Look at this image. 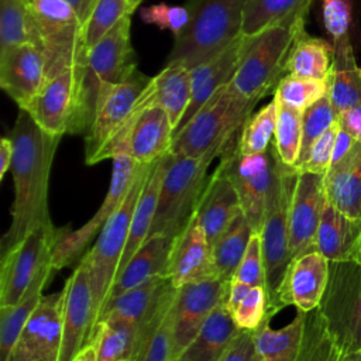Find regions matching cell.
I'll return each mask as SVG.
<instances>
[{
  "mask_svg": "<svg viewBox=\"0 0 361 361\" xmlns=\"http://www.w3.org/2000/svg\"><path fill=\"white\" fill-rule=\"evenodd\" d=\"M111 159L113 169L109 189L97 212L78 230H72L71 227L59 228L52 251V265L55 271L69 267L72 262H79L86 252L89 243L102 231L106 221L121 206L142 168V164H138L128 154H118Z\"/></svg>",
  "mask_w": 361,
  "mask_h": 361,
  "instance_id": "13",
  "label": "cell"
},
{
  "mask_svg": "<svg viewBox=\"0 0 361 361\" xmlns=\"http://www.w3.org/2000/svg\"><path fill=\"white\" fill-rule=\"evenodd\" d=\"M345 353L327 329L317 309L306 313L302 345L296 361H343Z\"/></svg>",
  "mask_w": 361,
  "mask_h": 361,
  "instance_id": "41",
  "label": "cell"
},
{
  "mask_svg": "<svg viewBox=\"0 0 361 361\" xmlns=\"http://www.w3.org/2000/svg\"><path fill=\"white\" fill-rule=\"evenodd\" d=\"M172 288L138 326L131 361H173V299Z\"/></svg>",
  "mask_w": 361,
  "mask_h": 361,
  "instance_id": "28",
  "label": "cell"
},
{
  "mask_svg": "<svg viewBox=\"0 0 361 361\" xmlns=\"http://www.w3.org/2000/svg\"><path fill=\"white\" fill-rule=\"evenodd\" d=\"M35 44L38 34L28 0H0V48Z\"/></svg>",
  "mask_w": 361,
  "mask_h": 361,
  "instance_id": "40",
  "label": "cell"
},
{
  "mask_svg": "<svg viewBox=\"0 0 361 361\" xmlns=\"http://www.w3.org/2000/svg\"><path fill=\"white\" fill-rule=\"evenodd\" d=\"M47 82V62L39 47L27 42L0 48V86L18 109H28Z\"/></svg>",
  "mask_w": 361,
  "mask_h": 361,
  "instance_id": "23",
  "label": "cell"
},
{
  "mask_svg": "<svg viewBox=\"0 0 361 361\" xmlns=\"http://www.w3.org/2000/svg\"><path fill=\"white\" fill-rule=\"evenodd\" d=\"M231 279L248 283L251 286H265L267 288L265 265H264L259 233H252L248 247L245 250V254Z\"/></svg>",
  "mask_w": 361,
  "mask_h": 361,
  "instance_id": "50",
  "label": "cell"
},
{
  "mask_svg": "<svg viewBox=\"0 0 361 361\" xmlns=\"http://www.w3.org/2000/svg\"><path fill=\"white\" fill-rule=\"evenodd\" d=\"M151 166L152 164L142 165L121 206L106 221L93 245L80 258L86 264L87 276L93 292L96 323L104 305L107 303L110 289L116 281L130 234L133 212Z\"/></svg>",
  "mask_w": 361,
  "mask_h": 361,
  "instance_id": "7",
  "label": "cell"
},
{
  "mask_svg": "<svg viewBox=\"0 0 361 361\" xmlns=\"http://www.w3.org/2000/svg\"><path fill=\"white\" fill-rule=\"evenodd\" d=\"M337 121L343 130L361 144V104L341 113L337 117Z\"/></svg>",
  "mask_w": 361,
  "mask_h": 361,
  "instance_id": "54",
  "label": "cell"
},
{
  "mask_svg": "<svg viewBox=\"0 0 361 361\" xmlns=\"http://www.w3.org/2000/svg\"><path fill=\"white\" fill-rule=\"evenodd\" d=\"M65 1H68L72 6V8L78 14L79 20L85 25L97 0H65Z\"/></svg>",
  "mask_w": 361,
  "mask_h": 361,
  "instance_id": "57",
  "label": "cell"
},
{
  "mask_svg": "<svg viewBox=\"0 0 361 361\" xmlns=\"http://www.w3.org/2000/svg\"><path fill=\"white\" fill-rule=\"evenodd\" d=\"M252 233L254 231L244 213L240 212L227 230L213 244V261L217 275L221 279L230 281L233 278L245 254Z\"/></svg>",
  "mask_w": 361,
  "mask_h": 361,
  "instance_id": "38",
  "label": "cell"
},
{
  "mask_svg": "<svg viewBox=\"0 0 361 361\" xmlns=\"http://www.w3.org/2000/svg\"><path fill=\"white\" fill-rule=\"evenodd\" d=\"M173 126L161 106H152L151 78L142 90L135 111L126 127L100 155V161L118 154L131 155L138 164L149 165L171 152Z\"/></svg>",
  "mask_w": 361,
  "mask_h": 361,
  "instance_id": "10",
  "label": "cell"
},
{
  "mask_svg": "<svg viewBox=\"0 0 361 361\" xmlns=\"http://www.w3.org/2000/svg\"><path fill=\"white\" fill-rule=\"evenodd\" d=\"M137 334L138 326L110 320L99 322L90 340L94 345L97 361H131Z\"/></svg>",
  "mask_w": 361,
  "mask_h": 361,
  "instance_id": "39",
  "label": "cell"
},
{
  "mask_svg": "<svg viewBox=\"0 0 361 361\" xmlns=\"http://www.w3.org/2000/svg\"><path fill=\"white\" fill-rule=\"evenodd\" d=\"M54 271V267L48 265L34 279L20 302L16 305L0 306V361H10L16 341L27 320L39 303L42 289L48 283Z\"/></svg>",
  "mask_w": 361,
  "mask_h": 361,
  "instance_id": "36",
  "label": "cell"
},
{
  "mask_svg": "<svg viewBox=\"0 0 361 361\" xmlns=\"http://www.w3.org/2000/svg\"><path fill=\"white\" fill-rule=\"evenodd\" d=\"M357 141L345 131L340 127L338 124V133H337V138H336V144H334V151H333V161L331 164L340 161L343 157H345L351 148L354 147Z\"/></svg>",
  "mask_w": 361,
  "mask_h": 361,
  "instance_id": "55",
  "label": "cell"
},
{
  "mask_svg": "<svg viewBox=\"0 0 361 361\" xmlns=\"http://www.w3.org/2000/svg\"><path fill=\"white\" fill-rule=\"evenodd\" d=\"M323 23L333 42L348 34L351 23V0H322Z\"/></svg>",
  "mask_w": 361,
  "mask_h": 361,
  "instance_id": "52",
  "label": "cell"
},
{
  "mask_svg": "<svg viewBox=\"0 0 361 361\" xmlns=\"http://www.w3.org/2000/svg\"><path fill=\"white\" fill-rule=\"evenodd\" d=\"M228 282L212 278L186 283L176 289L173 299V361L193 340L210 313L226 300Z\"/></svg>",
  "mask_w": 361,
  "mask_h": 361,
  "instance_id": "19",
  "label": "cell"
},
{
  "mask_svg": "<svg viewBox=\"0 0 361 361\" xmlns=\"http://www.w3.org/2000/svg\"><path fill=\"white\" fill-rule=\"evenodd\" d=\"M329 92V79H310L295 75H285L275 92L274 97L292 109L305 111Z\"/></svg>",
  "mask_w": 361,
  "mask_h": 361,
  "instance_id": "44",
  "label": "cell"
},
{
  "mask_svg": "<svg viewBox=\"0 0 361 361\" xmlns=\"http://www.w3.org/2000/svg\"><path fill=\"white\" fill-rule=\"evenodd\" d=\"M166 278L176 289L190 282L220 278L214 267L212 245L196 210L173 237Z\"/></svg>",
  "mask_w": 361,
  "mask_h": 361,
  "instance_id": "22",
  "label": "cell"
},
{
  "mask_svg": "<svg viewBox=\"0 0 361 361\" xmlns=\"http://www.w3.org/2000/svg\"><path fill=\"white\" fill-rule=\"evenodd\" d=\"M62 290L63 333L58 361H73L82 348L90 343L96 326L93 292L83 259H79Z\"/></svg>",
  "mask_w": 361,
  "mask_h": 361,
  "instance_id": "18",
  "label": "cell"
},
{
  "mask_svg": "<svg viewBox=\"0 0 361 361\" xmlns=\"http://www.w3.org/2000/svg\"><path fill=\"white\" fill-rule=\"evenodd\" d=\"M255 104L234 93L228 83L224 85L175 133L171 152L186 157H203L212 151L223 152L240 133Z\"/></svg>",
  "mask_w": 361,
  "mask_h": 361,
  "instance_id": "4",
  "label": "cell"
},
{
  "mask_svg": "<svg viewBox=\"0 0 361 361\" xmlns=\"http://www.w3.org/2000/svg\"><path fill=\"white\" fill-rule=\"evenodd\" d=\"M326 199L353 219H361V144L330 165L324 175Z\"/></svg>",
  "mask_w": 361,
  "mask_h": 361,
  "instance_id": "29",
  "label": "cell"
},
{
  "mask_svg": "<svg viewBox=\"0 0 361 361\" xmlns=\"http://www.w3.org/2000/svg\"><path fill=\"white\" fill-rule=\"evenodd\" d=\"M326 202L324 175L299 171L289 207V250L292 259L316 251V235Z\"/></svg>",
  "mask_w": 361,
  "mask_h": 361,
  "instance_id": "21",
  "label": "cell"
},
{
  "mask_svg": "<svg viewBox=\"0 0 361 361\" xmlns=\"http://www.w3.org/2000/svg\"><path fill=\"white\" fill-rule=\"evenodd\" d=\"M13 161V142L10 137L0 140V179L4 178L7 171L11 168Z\"/></svg>",
  "mask_w": 361,
  "mask_h": 361,
  "instance_id": "56",
  "label": "cell"
},
{
  "mask_svg": "<svg viewBox=\"0 0 361 361\" xmlns=\"http://www.w3.org/2000/svg\"><path fill=\"white\" fill-rule=\"evenodd\" d=\"M73 361H97L94 345L90 343L82 348V351L75 357Z\"/></svg>",
  "mask_w": 361,
  "mask_h": 361,
  "instance_id": "58",
  "label": "cell"
},
{
  "mask_svg": "<svg viewBox=\"0 0 361 361\" xmlns=\"http://www.w3.org/2000/svg\"><path fill=\"white\" fill-rule=\"evenodd\" d=\"M30 10L38 34V47L47 62L48 80L82 66L86 58L85 25L65 0H31Z\"/></svg>",
  "mask_w": 361,
  "mask_h": 361,
  "instance_id": "9",
  "label": "cell"
},
{
  "mask_svg": "<svg viewBox=\"0 0 361 361\" xmlns=\"http://www.w3.org/2000/svg\"><path fill=\"white\" fill-rule=\"evenodd\" d=\"M240 212L241 204L233 183L216 168L209 176L204 192L196 207L199 221L212 247Z\"/></svg>",
  "mask_w": 361,
  "mask_h": 361,
  "instance_id": "27",
  "label": "cell"
},
{
  "mask_svg": "<svg viewBox=\"0 0 361 361\" xmlns=\"http://www.w3.org/2000/svg\"><path fill=\"white\" fill-rule=\"evenodd\" d=\"M330 275V261L317 250L293 258L276 290L271 313L286 306L309 313L319 307Z\"/></svg>",
  "mask_w": 361,
  "mask_h": 361,
  "instance_id": "20",
  "label": "cell"
},
{
  "mask_svg": "<svg viewBox=\"0 0 361 361\" xmlns=\"http://www.w3.org/2000/svg\"><path fill=\"white\" fill-rule=\"evenodd\" d=\"M131 14L123 17L94 47L87 49L79 93V133L86 134L103 83H118L134 78L135 52L131 45Z\"/></svg>",
  "mask_w": 361,
  "mask_h": 361,
  "instance_id": "6",
  "label": "cell"
},
{
  "mask_svg": "<svg viewBox=\"0 0 361 361\" xmlns=\"http://www.w3.org/2000/svg\"><path fill=\"white\" fill-rule=\"evenodd\" d=\"M173 237L175 235L165 233L151 234L116 276L107 302L111 298L128 289L137 288L138 285L145 283L154 278H166L168 259Z\"/></svg>",
  "mask_w": 361,
  "mask_h": 361,
  "instance_id": "26",
  "label": "cell"
},
{
  "mask_svg": "<svg viewBox=\"0 0 361 361\" xmlns=\"http://www.w3.org/2000/svg\"><path fill=\"white\" fill-rule=\"evenodd\" d=\"M275 99V97H274ZM276 100V99H275ZM278 117L274 135V149L278 158L288 166L295 168L302 147L303 111L292 109L276 100Z\"/></svg>",
  "mask_w": 361,
  "mask_h": 361,
  "instance_id": "43",
  "label": "cell"
},
{
  "mask_svg": "<svg viewBox=\"0 0 361 361\" xmlns=\"http://www.w3.org/2000/svg\"><path fill=\"white\" fill-rule=\"evenodd\" d=\"M58 231L54 223L37 227L1 255L0 306L20 302L41 271L52 265Z\"/></svg>",
  "mask_w": 361,
  "mask_h": 361,
  "instance_id": "15",
  "label": "cell"
},
{
  "mask_svg": "<svg viewBox=\"0 0 361 361\" xmlns=\"http://www.w3.org/2000/svg\"><path fill=\"white\" fill-rule=\"evenodd\" d=\"M149 78L137 73L118 83H103L99 89L93 118L85 134V162L94 165L113 138L131 120L138 99Z\"/></svg>",
  "mask_w": 361,
  "mask_h": 361,
  "instance_id": "14",
  "label": "cell"
},
{
  "mask_svg": "<svg viewBox=\"0 0 361 361\" xmlns=\"http://www.w3.org/2000/svg\"><path fill=\"white\" fill-rule=\"evenodd\" d=\"M238 134L226 145L217 168L233 183L252 231L259 233L276 169V152L272 145L267 152L244 155L238 151Z\"/></svg>",
  "mask_w": 361,
  "mask_h": 361,
  "instance_id": "12",
  "label": "cell"
},
{
  "mask_svg": "<svg viewBox=\"0 0 361 361\" xmlns=\"http://www.w3.org/2000/svg\"><path fill=\"white\" fill-rule=\"evenodd\" d=\"M128 14H133L128 0H97L85 24L86 49L94 47Z\"/></svg>",
  "mask_w": 361,
  "mask_h": 361,
  "instance_id": "46",
  "label": "cell"
},
{
  "mask_svg": "<svg viewBox=\"0 0 361 361\" xmlns=\"http://www.w3.org/2000/svg\"><path fill=\"white\" fill-rule=\"evenodd\" d=\"M240 330L223 300L175 361H220Z\"/></svg>",
  "mask_w": 361,
  "mask_h": 361,
  "instance_id": "30",
  "label": "cell"
},
{
  "mask_svg": "<svg viewBox=\"0 0 361 361\" xmlns=\"http://www.w3.org/2000/svg\"><path fill=\"white\" fill-rule=\"evenodd\" d=\"M317 310L345 354L361 350V262H330Z\"/></svg>",
  "mask_w": 361,
  "mask_h": 361,
  "instance_id": "11",
  "label": "cell"
},
{
  "mask_svg": "<svg viewBox=\"0 0 361 361\" xmlns=\"http://www.w3.org/2000/svg\"><path fill=\"white\" fill-rule=\"evenodd\" d=\"M220 155L219 151H212L203 157H186L173 152L165 155V171L151 234L175 235L185 226L204 192L209 180L207 169L213 159Z\"/></svg>",
  "mask_w": 361,
  "mask_h": 361,
  "instance_id": "5",
  "label": "cell"
},
{
  "mask_svg": "<svg viewBox=\"0 0 361 361\" xmlns=\"http://www.w3.org/2000/svg\"><path fill=\"white\" fill-rule=\"evenodd\" d=\"M128 1H130V8H131V11L134 13L135 8L140 6V3H141L142 0H128Z\"/></svg>",
  "mask_w": 361,
  "mask_h": 361,
  "instance_id": "60",
  "label": "cell"
},
{
  "mask_svg": "<svg viewBox=\"0 0 361 361\" xmlns=\"http://www.w3.org/2000/svg\"><path fill=\"white\" fill-rule=\"evenodd\" d=\"M278 104L272 99L268 104L251 114L243 124L238 134V151L244 155L262 154L269 149V142L275 135Z\"/></svg>",
  "mask_w": 361,
  "mask_h": 361,
  "instance_id": "42",
  "label": "cell"
},
{
  "mask_svg": "<svg viewBox=\"0 0 361 361\" xmlns=\"http://www.w3.org/2000/svg\"><path fill=\"white\" fill-rule=\"evenodd\" d=\"M250 42L251 37L241 34L224 49L190 69L192 99L176 131L180 130L220 87L230 83Z\"/></svg>",
  "mask_w": 361,
  "mask_h": 361,
  "instance_id": "24",
  "label": "cell"
},
{
  "mask_svg": "<svg viewBox=\"0 0 361 361\" xmlns=\"http://www.w3.org/2000/svg\"><path fill=\"white\" fill-rule=\"evenodd\" d=\"M140 17L145 24L171 31L173 38H178L189 24V11L186 6H173L168 3L144 7L140 11Z\"/></svg>",
  "mask_w": 361,
  "mask_h": 361,
  "instance_id": "49",
  "label": "cell"
},
{
  "mask_svg": "<svg viewBox=\"0 0 361 361\" xmlns=\"http://www.w3.org/2000/svg\"><path fill=\"white\" fill-rule=\"evenodd\" d=\"M305 0H247L241 32L247 37L257 35L269 24L286 16Z\"/></svg>",
  "mask_w": 361,
  "mask_h": 361,
  "instance_id": "47",
  "label": "cell"
},
{
  "mask_svg": "<svg viewBox=\"0 0 361 361\" xmlns=\"http://www.w3.org/2000/svg\"><path fill=\"white\" fill-rule=\"evenodd\" d=\"M83 65L66 69L51 78L28 109H25L47 133L59 137L80 134L79 93Z\"/></svg>",
  "mask_w": 361,
  "mask_h": 361,
  "instance_id": "16",
  "label": "cell"
},
{
  "mask_svg": "<svg viewBox=\"0 0 361 361\" xmlns=\"http://www.w3.org/2000/svg\"><path fill=\"white\" fill-rule=\"evenodd\" d=\"M63 290L42 295L21 330L10 361H58L63 333Z\"/></svg>",
  "mask_w": 361,
  "mask_h": 361,
  "instance_id": "17",
  "label": "cell"
},
{
  "mask_svg": "<svg viewBox=\"0 0 361 361\" xmlns=\"http://www.w3.org/2000/svg\"><path fill=\"white\" fill-rule=\"evenodd\" d=\"M8 137L13 142L10 169L14 183V200L10 227L0 241L1 255L31 230L52 224L48 207L49 175L62 138L47 133L23 109H20Z\"/></svg>",
  "mask_w": 361,
  "mask_h": 361,
  "instance_id": "1",
  "label": "cell"
},
{
  "mask_svg": "<svg viewBox=\"0 0 361 361\" xmlns=\"http://www.w3.org/2000/svg\"><path fill=\"white\" fill-rule=\"evenodd\" d=\"M334 56L329 78V96L336 116L361 104V73L348 34L333 42Z\"/></svg>",
  "mask_w": 361,
  "mask_h": 361,
  "instance_id": "33",
  "label": "cell"
},
{
  "mask_svg": "<svg viewBox=\"0 0 361 361\" xmlns=\"http://www.w3.org/2000/svg\"><path fill=\"white\" fill-rule=\"evenodd\" d=\"M233 320L243 330H254L259 323L271 314L268 312V292L265 286H250L243 298L227 307ZM274 316V314H272Z\"/></svg>",
  "mask_w": 361,
  "mask_h": 361,
  "instance_id": "48",
  "label": "cell"
},
{
  "mask_svg": "<svg viewBox=\"0 0 361 361\" xmlns=\"http://www.w3.org/2000/svg\"><path fill=\"white\" fill-rule=\"evenodd\" d=\"M343 361H361V350L345 354V355L343 357Z\"/></svg>",
  "mask_w": 361,
  "mask_h": 361,
  "instance_id": "59",
  "label": "cell"
},
{
  "mask_svg": "<svg viewBox=\"0 0 361 361\" xmlns=\"http://www.w3.org/2000/svg\"><path fill=\"white\" fill-rule=\"evenodd\" d=\"M337 121V116L334 113V109L331 106V100L329 96V92L317 100L314 104H312L309 109L303 111L302 118V147L299 159L296 162L295 169L298 171L303 162L306 161L309 151L314 141L327 131L334 123Z\"/></svg>",
  "mask_w": 361,
  "mask_h": 361,
  "instance_id": "45",
  "label": "cell"
},
{
  "mask_svg": "<svg viewBox=\"0 0 361 361\" xmlns=\"http://www.w3.org/2000/svg\"><path fill=\"white\" fill-rule=\"evenodd\" d=\"M360 73H361V68H360Z\"/></svg>",
  "mask_w": 361,
  "mask_h": 361,
  "instance_id": "61",
  "label": "cell"
},
{
  "mask_svg": "<svg viewBox=\"0 0 361 361\" xmlns=\"http://www.w3.org/2000/svg\"><path fill=\"white\" fill-rule=\"evenodd\" d=\"M337 133H338V121H336L327 131H324L314 141L306 161L298 171L326 175L333 161V151H334Z\"/></svg>",
  "mask_w": 361,
  "mask_h": 361,
  "instance_id": "51",
  "label": "cell"
},
{
  "mask_svg": "<svg viewBox=\"0 0 361 361\" xmlns=\"http://www.w3.org/2000/svg\"><path fill=\"white\" fill-rule=\"evenodd\" d=\"M316 250L330 262H361V219H353L326 202Z\"/></svg>",
  "mask_w": 361,
  "mask_h": 361,
  "instance_id": "25",
  "label": "cell"
},
{
  "mask_svg": "<svg viewBox=\"0 0 361 361\" xmlns=\"http://www.w3.org/2000/svg\"><path fill=\"white\" fill-rule=\"evenodd\" d=\"M334 45L303 31L293 44L286 62V75L310 79H329L333 65Z\"/></svg>",
  "mask_w": 361,
  "mask_h": 361,
  "instance_id": "37",
  "label": "cell"
},
{
  "mask_svg": "<svg viewBox=\"0 0 361 361\" xmlns=\"http://www.w3.org/2000/svg\"><path fill=\"white\" fill-rule=\"evenodd\" d=\"M247 0H188L189 24L175 38L166 63L192 69L241 35Z\"/></svg>",
  "mask_w": 361,
  "mask_h": 361,
  "instance_id": "3",
  "label": "cell"
},
{
  "mask_svg": "<svg viewBox=\"0 0 361 361\" xmlns=\"http://www.w3.org/2000/svg\"><path fill=\"white\" fill-rule=\"evenodd\" d=\"M313 0H305L282 18L251 37L230 89L238 96L258 102L286 75V62L298 37L306 31V18Z\"/></svg>",
  "mask_w": 361,
  "mask_h": 361,
  "instance_id": "2",
  "label": "cell"
},
{
  "mask_svg": "<svg viewBox=\"0 0 361 361\" xmlns=\"http://www.w3.org/2000/svg\"><path fill=\"white\" fill-rule=\"evenodd\" d=\"M173 288L165 276L154 278L137 288L128 289L111 298L103 307L97 323L102 320L120 322L133 326H140L151 313L158 302ZM96 323V324H97Z\"/></svg>",
  "mask_w": 361,
  "mask_h": 361,
  "instance_id": "31",
  "label": "cell"
},
{
  "mask_svg": "<svg viewBox=\"0 0 361 361\" xmlns=\"http://www.w3.org/2000/svg\"><path fill=\"white\" fill-rule=\"evenodd\" d=\"M152 106H161L176 131L192 99L190 69L182 63H166L151 78ZM175 134V133H173Z\"/></svg>",
  "mask_w": 361,
  "mask_h": 361,
  "instance_id": "35",
  "label": "cell"
},
{
  "mask_svg": "<svg viewBox=\"0 0 361 361\" xmlns=\"http://www.w3.org/2000/svg\"><path fill=\"white\" fill-rule=\"evenodd\" d=\"M164 171H165V155L152 164L151 171L137 199V203L133 212L130 234H128V240L120 262L118 272L126 267L130 258L137 252V250L144 244V241L151 234V228H152L155 213H157V204H158Z\"/></svg>",
  "mask_w": 361,
  "mask_h": 361,
  "instance_id": "34",
  "label": "cell"
},
{
  "mask_svg": "<svg viewBox=\"0 0 361 361\" xmlns=\"http://www.w3.org/2000/svg\"><path fill=\"white\" fill-rule=\"evenodd\" d=\"M298 172L299 171L295 168L285 165L276 155V169L259 230L269 313L275 302L276 290L292 259L289 250V207Z\"/></svg>",
  "mask_w": 361,
  "mask_h": 361,
  "instance_id": "8",
  "label": "cell"
},
{
  "mask_svg": "<svg viewBox=\"0 0 361 361\" xmlns=\"http://www.w3.org/2000/svg\"><path fill=\"white\" fill-rule=\"evenodd\" d=\"M268 314L252 330L251 361H296L305 330L306 313L299 312L290 323L281 329L271 327Z\"/></svg>",
  "mask_w": 361,
  "mask_h": 361,
  "instance_id": "32",
  "label": "cell"
},
{
  "mask_svg": "<svg viewBox=\"0 0 361 361\" xmlns=\"http://www.w3.org/2000/svg\"><path fill=\"white\" fill-rule=\"evenodd\" d=\"M252 330H240L220 361H251Z\"/></svg>",
  "mask_w": 361,
  "mask_h": 361,
  "instance_id": "53",
  "label": "cell"
},
{
  "mask_svg": "<svg viewBox=\"0 0 361 361\" xmlns=\"http://www.w3.org/2000/svg\"><path fill=\"white\" fill-rule=\"evenodd\" d=\"M28 1H31V0H28Z\"/></svg>",
  "mask_w": 361,
  "mask_h": 361,
  "instance_id": "62",
  "label": "cell"
}]
</instances>
